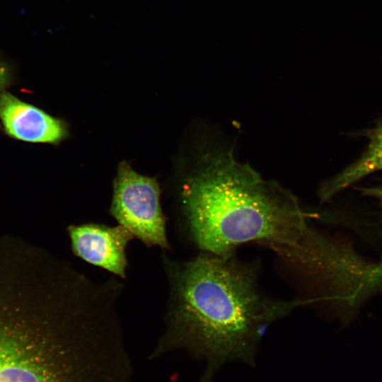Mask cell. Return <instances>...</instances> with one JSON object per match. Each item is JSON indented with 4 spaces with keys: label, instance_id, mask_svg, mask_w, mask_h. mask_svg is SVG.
Here are the masks:
<instances>
[{
    "label": "cell",
    "instance_id": "9",
    "mask_svg": "<svg viewBox=\"0 0 382 382\" xmlns=\"http://www.w3.org/2000/svg\"><path fill=\"white\" fill-rule=\"evenodd\" d=\"M6 81V72L4 70L0 67V89L4 84Z\"/></svg>",
    "mask_w": 382,
    "mask_h": 382
},
{
    "label": "cell",
    "instance_id": "8",
    "mask_svg": "<svg viewBox=\"0 0 382 382\" xmlns=\"http://www.w3.org/2000/svg\"><path fill=\"white\" fill-rule=\"evenodd\" d=\"M363 193L377 199L382 207V185L365 188L363 190Z\"/></svg>",
    "mask_w": 382,
    "mask_h": 382
},
{
    "label": "cell",
    "instance_id": "4",
    "mask_svg": "<svg viewBox=\"0 0 382 382\" xmlns=\"http://www.w3.org/2000/svg\"><path fill=\"white\" fill-rule=\"evenodd\" d=\"M113 190L110 212L118 224L148 247L170 249L156 179L138 174L122 161L113 182Z\"/></svg>",
    "mask_w": 382,
    "mask_h": 382
},
{
    "label": "cell",
    "instance_id": "2",
    "mask_svg": "<svg viewBox=\"0 0 382 382\" xmlns=\"http://www.w3.org/2000/svg\"><path fill=\"white\" fill-rule=\"evenodd\" d=\"M182 204L187 236L200 252L230 256L241 245L259 244L318 285L335 262L340 241L311 226L312 214L291 192L233 153L201 165L183 185Z\"/></svg>",
    "mask_w": 382,
    "mask_h": 382
},
{
    "label": "cell",
    "instance_id": "7",
    "mask_svg": "<svg viewBox=\"0 0 382 382\" xmlns=\"http://www.w3.org/2000/svg\"><path fill=\"white\" fill-rule=\"evenodd\" d=\"M367 137L368 144L358 159L320 185L318 194L322 202L364 177L382 170V120L369 131Z\"/></svg>",
    "mask_w": 382,
    "mask_h": 382
},
{
    "label": "cell",
    "instance_id": "1",
    "mask_svg": "<svg viewBox=\"0 0 382 382\" xmlns=\"http://www.w3.org/2000/svg\"><path fill=\"white\" fill-rule=\"evenodd\" d=\"M0 274V382H133L117 301L64 277Z\"/></svg>",
    "mask_w": 382,
    "mask_h": 382
},
{
    "label": "cell",
    "instance_id": "6",
    "mask_svg": "<svg viewBox=\"0 0 382 382\" xmlns=\"http://www.w3.org/2000/svg\"><path fill=\"white\" fill-rule=\"evenodd\" d=\"M0 118L9 135L26 141L54 143L66 134L60 120L8 93L0 96Z\"/></svg>",
    "mask_w": 382,
    "mask_h": 382
},
{
    "label": "cell",
    "instance_id": "3",
    "mask_svg": "<svg viewBox=\"0 0 382 382\" xmlns=\"http://www.w3.org/2000/svg\"><path fill=\"white\" fill-rule=\"evenodd\" d=\"M169 284L166 329L154 357L175 349L204 361L210 382L229 362L254 366L262 337L272 323L310 300L273 299L258 287L255 265L234 255L200 252L188 260L161 256Z\"/></svg>",
    "mask_w": 382,
    "mask_h": 382
},
{
    "label": "cell",
    "instance_id": "5",
    "mask_svg": "<svg viewBox=\"0 0 382 382\" xmlns=\"http://www.w3.org/2000/svg\"><path fill=\"white\" fill-rule=\"evenodd\" d=\"M74 253L117 277H127L126 248L134 238L125 226L100 224L72 225L68 228Z\"/></svg>",
    "mask_w": 382,
    "mask_h": 382
}]
</instances>
